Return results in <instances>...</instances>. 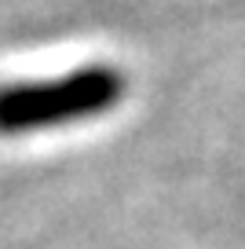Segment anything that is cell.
<instances>
[{
  "label": "cell",
  "mask_w": 245,
  "mask_h": 249,
  "mask_svg": "<svg viewBox=\"0 0 245 249\" xmlns=\"http://www.w3.org/2000/svg\"><path fill=\"white\" fill-rule=\"evenodd\" d=\"M124 73L106 62L77 66L48 81L0 85V136L44 132L55 124L99 117L124 99Z\"/></svg>",
  "instance_id": "1"
}]
</instances>
